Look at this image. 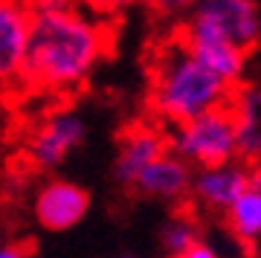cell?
I'll return each instance as SVG.
<instances>
[{"instance_id":"1","label":"cell","mask_w":261,"mask_h":258,"mask_svg":"<svg viewBox=\"0 0 261 258\" xmlns=\"http://www.w3.org/2000/svg\"><path fill=\"white\" fill-rule=\"evenodd\" d=\"M111 32L64 3L29 6V41L20 84L35 93H67L84 84L108 53Z\"/></svg>"},{"instance_id":"2","label":"cell","mask_w":261,"mask_h":258,"mask_svg":"<svg viewBox=\"0 0 261 258\" xmlns=\"http://www.w3.org/2000/svg\"><path fill=\"white\" fill-rule=\"evenodd\" d=\"M232 96V87L209 73L177 35L160 46L151 64L148 108L160 122L186 125L203 113L224 108Z\"/></svg>"},{"instance_id":"3","label":"cell","mask_w":261,"mask_h":258,"mask_svg":"<svg viewBox=\"0 0 261 258\" xmlns=\"http://www.w3.org/2000/svg\"><path fill=\"white\" fill-rule=\"evenodd\" d=\"M168 151L197 171L235 163L238 142H235V119L229 111V101L186 125H177L168 134Z\"/></svg>"},{"instance_id":"4","label":"cell","mask_w":261,"mask_h":258,"mask_svg":"<svg viewBox=\"0 0 261 258\" xmlns=\"http://www.w3.org/2000/svg\"><path fill=\"white\" fill-rule=\"evenodd\" d=\"M192 18L224 35L247 56L261 44V12L252 0H209L195 6Z\"/></svg>"},{"instance_id":"5","label":"cell","mask_w":261,"mask_h":258,"mask_svg":"<svg viewBox=\"0 0 261 258\" xmlns=\"http://www.w3.org/2000/svg\"><path fill=\"white\" fill-rule=\"evenodd\" d=\"M163 154H168V134L160 125H128L119 137V151L113 160V180L122 189H134L137 177L145 168L160 160Z\"/></svg>"},{"instance_id":"6","label":"cell","mask_w":261,"mask_h":258,"mask_svg":"<svg viewBox=\"0 0 261 258\" xmlns=\"http://www.w3.org/2000/svg\"><path fill=\"white\" fill-rule=\"evenodd\" d=\"M84 134H87V125L79 113L61 111L56 116L44 119L35 128V134L29 137L27 145V157L35 168H56L61 166L75 148L84 142Z\"/></svg>"},{"instance_id":"7","label":"cell","mask_w":261,"mask_h":258,"mask_svg":"<svg viewBox=\"0 0 261 258\" xmlns=\"http://www.w3.org/2000/svg\"><path fill=\"white\" fill-rule=\"evenodd\" d=\"M90 209V192L73 180H47L32 200L35 221L49 232H67L84 221Z\"/></svg>"},{"instance_id":"8","label":"cell","mask_w":261,"mask_h":258,"mask_svg":"<svg viewBox=\"0 0 261 258\" xmlns=\"http://www.w3.org/2000/svg\"><path fill=\"white\" fill-rule=\"evenodd\" d=\"M247 192V166L244 163H229L221 168H203L192 174V189L189 200L197 209L212 215H226L241 194Z\"/></svg>"},{"instance_id":"9","label":"cell","mask_w":261,"mask_h":258,"mask_svg":"<svg viewBox=\"0 0 261 258\" xmlns=\"http://www.w3.org/2000/svg\"><path fill=\"white\" fill-rule=\"evenodd\" d=\"M229 111L235 119L238 163H261V79H244L229 96Z\"/></svg>"},{"instance_id":"10","label":"cell","mask_w":261,"mask_h":258,"mask_svg":"<svg viewBox=\"0 0 261 258\" xmlns=\"http://www.w3.org/2000/svg\"><path fill=\"white\" fill-rule=\"evenodd\" d=\"M29 41V6L0 0V87L20 82Z\"/></svg>"},{"instance_id":"11","label":"cell","mask_w":261,"mask_h":258,"mask_svg":"<svg viewBox=\"0 0 261 258\" xmlns=\"http://www.w3.org/2000/svg\"><path fill=\"white\" fill-rule=\"evenodd\" d=\"M192 168L183 163L180 157H174L171 151L163 154L160 160H154L140 177L130 192L151 197V200H163V203H183L189 200V189H192Z\"/></svg>"},{"instance_id":"12","label":"cell","mask_w":261,"mask_h":258,"mask_svg":"<svg viewBox=\"0 0 261 258\" xmlns=\"http://www.w3.org/2000/svg\"><path fill=\"white\" fill-rule=\"evenodd\" d=\"M226 226L238 241L252 244L255 238H261V194L247 189L238 200L229 206V212L224 215Z\"/></svg>"},{"instance_id":"13","label":"cell","mask_w":261,"mask_h":258,"mask_svg":"<svg viewBox=\"0 0 261 258\" xmlns=\"http://www.w3.org/2000/svg\"><path fill=\"white\" fill-rule=\"evenodd\" d=\"M160 241H163V249H166L168 258H177L203 238H200V226H197V221L192 215H174V218L163 226Z\"/></svg>"},{"instance_id":"14","label":"cell","mask_w":261,"mask_h":258,"mask_svg":"<svg viewBox=\"0 0 261 258\" xmlns=\"http://www.w3.org/2000/svg\"><path fill=\"white\" fill-rule=\"evenodd\" d=\"M177 258H221V252L212 247V244H206V241H197L192 249H186L183 255H177Z\"/></svg>"},{"instance_id":"15","label":"cell","mask_w":261,"mask_h":258,"mask_svg":"<svg viewBox=\"0 0 261 258\" xmlns=\"http://www.w3.org/2000/svg\"><path fill=\"white\" fill-rule=\"evenodd\" d=\"M32 252V244H0V258H23Z\"/></svg>"},{"instance_id":"16","label":"cell","mask_w":261,"mask_h":258,"mask_svg":"<svg viewBox=\"0 0 261 258\" xmlns=\"http://www.w3.org/2000/svg\"><path fill=\"white\" fill-rule=\"evenodd\" d=\"M247 189H252V192L261 194V163L247 166Z\"/></svg>"},{"instance_id":"17","label":"cell","mask_w":261,"mask_h":258,"mask_svg":"<svg viewBox=\"0 0 261 258\" xmlns=\"http://www.w3.org/2000/svg\"><path fill=\"white\" fill-rule=\"evenodd\" d=\"M116 258H137V255H130V252H125V255H116Z\"/></svg>"},{"instance_id":"18","label":"cell","mask_w":261,"mask_h":258,"mask_svg":"<svg viewBox=\"0 0 261 258\" xmlns=\"http://www.w3.org/2000/svg\"><path fill=\"white\" fill-rule=\"evenodd\" d=\"M23 258H35V252H29V255H23Z\"/></svg>"}]
</instances>
